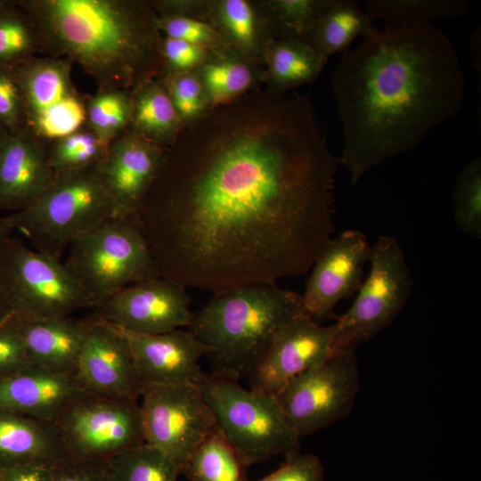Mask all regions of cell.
I'll return each instance as SVG.
<instances>
[{
	"instance_id": "cell-1",
	"label": "cell",
	"mask_w": 481,
	"mask_h": 481,
	"mask_svg": "<svg viewBox=\"0 0 481 481\" xmlns=\"http://www.w3.org/2000/svg\"><path fill=\"white\" fill-rule=\"evenodd\" d=\"M340 165L306 94L251 91L184 124L136 213L159 276L216 293L304 274Z\"/></svg>"
},
{
	"instance_id": "cell-2",
	"label": "cell",
	"mask_w": 481,
	"mask_h": 481,
	"mask_svg": "<svg viewBox=\"0 0 481 481\" xmlns=\"http://www.w3.org/2000/svg\"><path fill=\"white\" fill-rule=\"evenodd\" d=\"M331 87L342 127L340 164L355 185L454 117L466 78L455 46L434 25L386 26L342 53Z\"/></svg>"
},
{
	"instance_id": "cell-3",
	"label": "cell",
	"mask_w": 481,
	"mask_h": 481,
	"mask_svg": "<svg viewBox=\"0 0 481 481\" xmlns=\"http://www.w3.org/2000/svg\"><path fill=\"white\" fill-rule=\"evenodd\" d=\"M41 50L78 65L99 85L131 94L163 74L158 14L140 0H17Z\"/></svg>"
},
{
	"instance_id": "cell-4",
	"label": "cell",
	"mask_w": 481,
	"mask_h": 481,
	"mask_svg": "<svg viewBox=\"0 0 481 481\" xmlns=\"http://www.w3.org/2000/svg\"><path fill=\"white\" fill-rule=\"evenodd\" d=\"M213 294L192 313L187 330L209 348L210 374L239 381L249 376L284 325L302 313L301 295L277 282Z\"/></svg>"
},
{
	"instance_id": "cell-5",
	"label": "cell",
	"mask_w": 481,
	"mask_h": 481,
	"mask_svg": "<svg viewBox=\"0 0 481 481\" xmlns=\"http://www.w3.org/2000/svg\"><path fill=\"white\" fill-rule=\"evenodd\" d=\"M6 216L32 249L61 259L72 241L117 213L97 167H92L55 174L33 204Z\"/></svg>"
},
{
	"instance_id": "cell-6",
	"label": "cell",
	"mask_w": 481,
	"mask_h": 481,
	"mask_svg": "<svg viewBox=\"0 0 481 481\" xmlns=\"http://www.w3.org/2000/svg\"><path fill=\"white\" fill-rule=\"evenodd\" d=\"M200 387L218 430L247 468L299 452L300 437L275 396L207 373Z\"/></svg>"
},
{
	"instance_id": "cell-7",
	"label": "cell",
	"mask_w": 481,
	"mask_h": 481,
	"mask_svg": "<svg viewBox=\"0 0 481 481\" xmlns=\"http://www.w3.org/2000/svg\"><path fill=\"white\" fill-rule=\"evenodd\" d=\"M68 249L64 264L94 307L126 286L159 276L136 215L109 219Z\"/></svg>"
},
{
	"instance_id": "cell-8",
	"label": "cell",
	"mask_w": 481,
	"mask_h": 481,
	"mask_svg": "<svg viewBox=\"0 0 481 481\" xmlns=\"http://www.w3.org/2000/svg\"><path fill=\"white\" fill-rule=\"evenodd\" d=\"M0 287L21 319L65 317L94 307L61 258L12 236L0 249Z\"/></svg>"
},
{
	"instance_id": "cell-9",
	"label": "cell",
	"mask_w": 481,
	"mask_h": 481,
	"mask_svg": "<svg viewBox=\"0 0 481 481\" xmlns=\"http://www.w3.org/2000/svg\"><path fill=\"white\" fill-rule=\"evenodd\" d=\"M369 275L351 307L335 322L331 355L355 351L388 327L405 306L412 281L395 237L381 235L371 247Z\"/></svg>"
},
{
	"instance_id": "cell-10",
	"label": "cell",
	"mask_w": 481,
	"mask_h": 481,
	"mask_svg": "<svg viewBox=\"0 0 481 481\" xmlns=\"http://www.w3.org/2000/svg\"><path fill=\"white\" fill-rule=\"evenodd\" d=\"M53 423L68 458L106 461L145 443L136 400L85 390Z\"/></svg>"
},
{
	"instance_id": "cell-11",
	"label": "cell",
	"mask_w": 481,
	"mask_h": 481,
	"mask_svg": "<svg viewBox=\"0 0 481 481\" xmlns=\"http://www.w3.org/2000/svg\"><path fill=\"white\" fill-rule=\"evenodd\" d=\"M359 388L355 353L340 351L292 379L275 398L301 438L348 416Z\"/></svg>"
},
{
	"instance_id": "cell-12",
	"label": "cell",
	"mask_w": 481,
	"mask_h": 481,
	"mask_svg": "<svg viewBox=\"0 0 481 481\" xmlns=\"http://www.w3.org/2000/svg\"><path fill=\"white\" fill-rule=\"evenodd\" d=\"M139 403L145 444L179 469L216 430L215 416L200 385H144Z\"/></svg>"
},
{
	"instance_id": "cell-13",
	"label": "cell",
	"mask_w": 481,
	"mask_h": 481,
	"mask_svg": "<svg viewBox=\"0 0 481 481\" xmlns=\"http://www.w3.org/2000/svg\"><path fill=\"white\" fill-rule=\"evenodd\" d=\"M21 88L26 127L47 144L86 124V98L76 88L73 64L37 55L14 65Z\"/></svg>"
},
{
	"instance_id": "cell-14",
	"label": "cell",
	"mask_w": 481,
	"mask_h": 481,
	"mask_svg": "<svg viewBox=\"0 0 481 481\" xmlns=\"http://www.w3.org/2000/svg\"><path fill=\"white\" fill-rule=\"evenodd\" d=\"M186 289L161 276L136 282L97 305L94 315L135 334H161L187 328L192 312Z\"/></svg>"
},
{
	"instance_id": "cell-15",
	"label": "cell",
	"mask_w": 481,
	"mask_h": 481,
	"mask_svg": "<svg viewBox=\"0 0 481 481\" xmlns=\"http://www.w3.org/2000/svg\"><path fill=\"white\" fill-rule=\"evenodd\" d=\"M371 247L357 230H346L330 239L312 265L301 295L302 313L319 324L333 317L338 303L360 289Z\"/></svg>"
},
{
	"instance_id": "cell-16",
	"label": "cell",
	"mask_w": 481,
	"mask_h": 481,
	"mask_svg": "<svg viewBox=\"0 0 481 481\" xmlns=\"http://www.w3.org/2000/svg\"><path fill=\"white\" fill-rule=\"evenodd\" d=\"M84 322L77 381L94 394L138 401L143 384L125 334L94 314Z\"/></svg>"
},
{
	"instance_id": "cell-17",
	"label": "cell",
	"mask_w": 481,
	"mask_h": 481,
	"mask_svg": "<svg viewBox=\"0 0 481 481\" xmlns=\"http://www.w3.org/2000/svg\"><path fill=\"white\" fill-rule=\"evenodd\" d=\"M335 333V323L323 326L300 313L279 331L248 377L250 389L276 396L292 379L331 355Z\"/></svg>"
},
{
	"instance_id": "cell-18",
	"label": "cell",
	"mask_w": 481,
	"mask_h": 481,
	"mask_svg": "<svg viewBox=\"0 0 481 481\" xmlns=\"http://www.w3.org/2000/svg\"><path fill=\"white\" fill-rule=\"evenodd\" d=\"M166 149L129 129L110 142L97 169L117 217L136 215L161 168Z\"/></svg>"
},
{
	"instance_id": "cell-19",
	"label": "cell",
	"mask_w": 481,
	"mask_h": 481,
	"mask_svg": "<svg viewBox=\"0 0 481 481\" xmlns=\"http://www.w3.org/2000/svg\"><path fill=\"white\" fill-rule=\"evenodd\" d=\"M122 332L143 386L200 385L203 379L205 372L200 362L208 355L209 348L188 330L153 335Z\"/></svg>"
},
{
	"instance_id": "cell-20",
	"label": "cell",
	"mask_w": 481,
	"mask_h": 481,
	"mask_svg": "<svg viewBox=\"0 0 481 481\" xmlns=\"http://www.w3.org/2000/svg\"><path fill=\"white\" fill-rule=\"evenodd\" d=\"M53 177L48 144L27 127L9 133L0 149V212L12 214L29 207Z\"/></svg>"
},
{
	"instance_id": "cell-21",
	"label": "cell",
	"mask_w": 481,
	"mask_h": 481,
	"mask_svg": "<svg viewBox=\"0 0 481 481\" xmlns=\"http://www.w3.org/2000/svg\"><path fill=\"white\" fill-rule=\"evenodd\" d=\"M83 391L75 375L30 366L0 381V411L53 422Z\"/></svg>"
},
{
	"instance_id": "cell-22",
	"label": "cell",
	"mask_w": 481,
	"mask_h": 481,
	"mask_svg": "<svg viewBox=\"0 0 481 481\" xmlns=\"http://www.w3.org/2000/svg\"><path fill=\"white\" fill-rule=\"evenodd\" d=\"M202 20L219 31L231 51L254 65L264 64L266 52L276 39L263 2H204Z\"/></svg>"
},
{
	"instance_id": "cell-23",
	"label": "cell",
	"mask_w": 481,
	"mask_h": 481,
	"mask_svg": "<svg viewBox=\"0 0 481 481\" xmlns=\"http://www.w3.org/2000/svg\"><path fill=\"white\" fill-rule=\"evenodd\" d=\"M14 317L32 366L76 376L84 339V319Z\"/></svg>"
},
{
	"instance_id": "cell-24",
	"label": "cell",
	"mask_w": 481,
	"mask_h": 481,
	"mask_svg": "<svg viewBox=\"0 0 481 481\" xmlns=\"http://www.w3.org/2000/svg\"><path fill=\"white\" fill-rule=\"evenodd\" d=\"M67 458L53 422L0 411V469L32 461Z\"/></svg>"
},
{
	"instance_id": "cell-25",
	"label": "cell",
	"mask_w": 481,
	"mask_h": 481,
	"mask_svg": "<svg viewBox=\"0 0 481 481\" xmlns=\"http://www.w3.org/2000/svg\"><path fill=\"white\" fill-rule=\"evenodd\" d=\"M130 96L127 129L167 148L184 124L160 78L143 83Z\"/></svg>"
},
{
	"instance_id": "cell-26",
	"label": "cell",
	"mask_w": 481,
	"mask_h": 481,
	"mask_svg": "<svg viewBox=\"0 0 481 481\" xmlns=\"http://www.w3.org/2000/svg\"><path fill=\"white\" fill-rule=\"evenodd\" d=\"M373 20L352 0H329L318 18L308 39L319 54L329 59L334 53H344L355 39L376 33Z\"/></svg>"
},
{
	"instance_id": "cell-27",
	"label": "cell",
	"mask_w": 481,
	"mask_h": 481,
	"mask_svg": "<svg viewBox=\"0 0 481 481\" xmlns=\"http://www.w3.org/2000/svg\"><path fill=\"white\" fill-rule=\"evenodd\" d=\"M328 59L311 45L293 39H274L265 58L264 78L268 89L278 93L314 81Z\"/></svg>"
},
{
	"instance_id": "cell-28",
	"label": "cell",
	"mask_w": 481,
	"mask_h": 481,
	"mask_svg": "<svg viewBox=\"0 0 481 481\" xmlns=\"http://www.w3.org/2000/svg\"><path fill=\"white\" fill-rule=\"evenodd\" d=\"M256 65L231 50L215 52L196 69L204 87L209 109L231 102L254 86Z\"/></svg>"
},
{
	"instance_id": "cell-29",
	"label": "cell",
	"mask_w": 481,
	"mask_h": 481,
	"mask_svg": "<svg viewBox=\"0 0 481 481\" xmlns=\"http://www.w3.org/2000/svg\"><path fill=\"white\" fill-rule=\"evenodd\" d=\"M366 12L387 27L433 25L435 21L465 17L471 8L462 0H367Z\"/></svg>"
},
{
	"instance_id": "cell-30",
	"label": "cell",
	"mask_w": 481,
	"mask_h": 481,
	"mask_svg": "<svg viewBox=\"0 0 481 481\" xmlns=\"http://www.w3.org/2000/svg\"><path fill=\"white\" fill-rule=\"evenodd\" d=\"M247 469L216 428L190 455L181 474L188 481H249Z\"/></svg>"
},
{
	"instance_id": "cell-31",
	"label": "cell",
	"mask_w": 481,
	"mask_h": 481,
	"mask_svg": "<svg viewBox=\"0 0 481 481\" xmlns=\"http://www.w3.org/2000/svg\"><path fill=\"white\" fill-rule=\"evenodd\" d=\"M112 481H178L176 465L159 450L143 444L106 461Z\"/></svg>"
},
{
	"instance_id": "cell-32",
	"label": "cell",
	"mask_w": 481,
	"mask_h": 481,
	"mask_svg": "<svg viewBox=\"0 0 481 481\" xmlns=\"http://www.w3.org/2000/svg\"><path fill=\"white\" fill-rule=\"evenodd\" d=\"M110 142L93 132L86 124L75 132L48 144V159L55 174L97 167Z\"/></svg>"
},
{
	"instance_id": "cell-33",
	"label": "cell",
	"mask_w": 481,
	"mask_h": 481,
	"mask_svg": "<svg viewBox=\"0 0 481 481\" xmlns=\"http://www.w3.org/2000/svg\"><path fill=\"white\" fill-rule=\"evenodd\" d=\"M329 0H272L263 2L276 38L308 43L313 29Z\"/></svg>"
},
{
	"instance_id": "cell-34",
	"label": "cell",
	"mask_w": 481,
	"mask_h": 481,
	"mask_svg": "<svg viewBox=\"0 0 481 481\" xmlns=\"http://www.w3.org/2000/svg\"><path fill=\"white\" fill-rule=\"evenodd\" d=\"M130 94L106 88L86 98V126L101 138L111 142L129 126Z\"/></svg>"
},
{
	"instance_id": "cell-35",
	"label": "cell",
	"mask_w": 481,
	"mask_h": 481,
	"mask_svg": "<svg viewBox=\"0 0 481 481\" xmlns=\"http://www.w3.org/2000/svg\"><path fill=\"white\" fill-rule=\"evenodd\" d=\"M41 50L35 25L16 4L0 13V62L16 65Z\"/></svg>"
},
{
	"instance_id": "cell-36",
	"label": "cell",
	"mask_w": 481,
	"mask_h": 481,
	"mask_svg": "<svg viewBox=\"0 0 481 481\" xmlns=\"http://www.w3.org/2000/svg\"><path fill=\"white\" fill-rule=\"evenodd\" d=\"M453 216L461 232L481 238V159L469 160L460 171L452 192Z\"/></svg>"
},
{
	"instance_id": "cell-37",
	"label": "cell",
	"mask_w": 481,
	"mask_h": 481,
	"mask_svg": "<svg viewBox=\"0 0 481 481\" xmlns=\"http://www.w3.org/2000/svg\"><path fill=\"white\" fill-rule=\"evenodd\" d=\"M157 26L165 37L202 46L212 52L230 50L219 31L208 21L198 18L180 14H158Z\"/></svg>"
},
{
	"instance_id": "cell-38",
	"label": "cell",
	"mask_w": 481,
	"mask_h": 481,
	"mask_svg": "<svg viewBox=\"0 0 481 481\" xmlns=\"http://www.w3.org/2000/svg\"><path fill=\"white\" fill-rule=\"evenodd\" d=\"M183 124L192 122L209 110L207 95L196 70L159 77Z\"/></svg>"
},
{
	"instance_id": "cell-39",
	"label": "cell",
	"mask_w": 481,
	"mask_h": 481,
	"mask_svg": "<svg viewBox=\"0 0 481 481\" xmlns=\"http://www.w3.org/2000/svg\"><path fill=\"white\" fill-rule=\"evenodd\" d=\"M0 121L10 134L26 127L22 92L15 66L1 62Z\"/></svg>"
},
{
	"instance_id": "cell-40",
	"label": "cell",
	"mask_w": 481,
	"mask_h": 481,
	"mask_svg": "<svg viewBox=\"0 0 481 481\" xmlns=\"http://www.w3.org/2000/svg\"><path fill=\"white\" fill-rule=\"evenodd\" d=\"M160 51L162 76L194 71L215 53L202 46L165 36H162Z\"/></svg>"
},
{
	"instance_id": "cell-41",
	"label": "cell",
	"mask_w": 481,
	"mask_h": 481,
	"mask_svg": "<svg viewBox=\"0 0 481 481\" xmlns=\"http://www.w3.org/2000/svg\"><path fill=\"white\" fill-rule=\"evenodd\" d=\"M31 365L14 314L0 325V381Z\"/></svg>"
},
{
	"instance_id": "cell-42",
	"label": "cell",
	"mask_w": 481,
	"mask_h": 481,
	"mask_svg": "<svg viewBox=\"0 0 481 481\" xmlns=\"http://www.w3.org/2000/svg\"><path fill=\"white\" fill-rule=\"evenodd\" d=\"M324 472L320 459L299 452L286 457L273 473L258 481H323Z\"/></svg>"
},
{
	"instance_id": "cell-43",
	"label": "cell",
	"mask_w": 481,
	"mask_h": 481,
	"mask_svg": "<svg viewBox=\"0 0 481 481\" xmlns=\"http://www.w3.org/2000/svg\"><path fill=\"white\" fill-rule=\"evenodd\" d=\"M53 481H112L106 461L64 458L54 462Z\"/></svg>"
},
{
	"instance_id": "cell-44",
	"label": "cell",
	"mask_w": 481,
	"mask_h": 481,
	"mask_svg": "<svg viewBox=\"0 0 481 481\" xmlns=\"http://www.w3.org/2000/svg\"><path fill=\"white\" fill-rule=\"evenodd\" d=\"M54 462L32 461L0 469V481H53Z\"/></svg>"
},
{
	"instance_id": "cell-45",
	"label": "cell",
	"mask_w": 481,
	"mask_h": 481,
	"mask_svg": "<svg viewBox=\"0 0 481 481\" xmlns=\"http://www.w3.org/2000/svg\"><path fill=\"white\" fill-rule=\"evenodd\" d=\"M13 315L12 306L0 287V325Z\"/></svg>"
},
{
	"instance_id": "cell-46",
	"label": "cell",
	"mask_w": 481,
	"mask_h": 481,
	"mask_svg": "<svg viewBox=\"0 0 481 481\" xmlns=\"http://www.w3.org/2000/svg\"><path fill=\"white\" fill-rule=\"evenodd\" d=\"M12 232H13L7 216H3L0 215V249L6 240L12 236Z\"/></svg>"
},
{
	"instance_id": "cell-47",
	"label": "cell",
	"mask_w": 481,
	"mask_h": 481,
	"mask_svg": "<svg viewBox=\"0 0 481 481\" xmlns=\"http://www.w3.org/2000/svg\"><path fill=\"white\" fill-rule=\"evenodd\" d=\"M16 0H0V13L13 7Z\"/></svg>"
},
{
	"instance_id": "cell-48",
	"label": "cell",
	"mask_w": 481,
	"mask_h": 481,
	"mask_svg": "<svg viewBox=\"0 0 481 481\" xmlns=\"http://www.w3.org/2000/svg\"><path fill=\"white\" fill-rule=\"evenodd\" d=\"M8 135H9L8 130L0 121V149Z\"/></svg>"
}]
</instances>
